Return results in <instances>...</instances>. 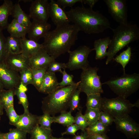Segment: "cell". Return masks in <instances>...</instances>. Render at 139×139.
<instances>
[{"instance_id":"cell-1","label":"cell","mask_w":139,"mask_h":139,"mask_svg":"<svg viewBox=\"0 0 139 139\" xmlns=\"http://www.w3.org/2000/svg\"><path fill=\"white\" fill-rule=\"evenodd\" d=\"M80 31L74 24L57 27L54 30L48 31L44 37L43 48L55 59L70 50L77 39Z\"/></svg>"},{"instance_id":"cell-2","label":"cell","mask_w":139,"mask_h":139,"mask_svg":"<svg viewBox=\"0 0 139 139\" xmlns=\"http://www.w3.org/2000/svg\"><path fill=\"white\" fill-rule=\"evenodd\" d=\"M66 12L70 22L86 33L98 34L111 29L108 19L92 8L83 5L72 8Z\"/></svg>"},{"instance_id":"cell-3","label":"cell","mask_w":139,"mask_h":139,"mask_svg":"<svg viewBox=\"0 0 139 139\" xmlns=\"http://www.w3.org/2000/svg\"><path fill=\"white\" fill-rule=\"evenodd\" d=\"M111 29L113 33L107 51L106 62L108 65L113 59L117 54L130 43L139 39V28L135 24H119L116 28Z\"/></svg>"},{"instance_id":"cell-4","label":"cell","mask_w":139,"mask_h":139,"mask_svg":"<svg viewBox=\"0 0 139 139\" xmlns=\"http://www.w3.org/2000/svg\"><path fill=\"white\" fill-rule=\"evenodd\" d=\"M80 81L75 84L59 87L43 98L41 108L43 113L52 116L66 111L69 108L70 101L74 91L77 89Z\"/></svg>"},{"instance_id":"cell-5","label":"cell","mask_w":139,"mask_h":139,"mask_svg":"<svg viewBox=\"0 0 139 139\" xmlns=\"http://www.w3.org/2000/svg\"><path fill=\"white\" fill-rule=\"evenodd\" d=\"M102 84L107 85L118 96L126 99L139 89V74L124 73L121 76L112 78Z\"/></svg>"},{"instance_id":"cell-6","label":"cell","mask_w":139,"mask_h":139,"mask_svg":"<svg viewBox=\"0 0 139 139\" xmlns=\"http://www.w3.org/2000/svg\"><path fill=\"white\" fill-rule=\"evenodd\" d=\"M139 107V100L133 104L126 98L118 96L114 98H102L100 110L109 114L114 118L129 115L132 108Z\"/></svg>"},{"instance_id":"cell-7","label":"cell","mask_w":139,"mask_h":139,"mask_svg":"<svg viewBox=\"0 0 139 139\" xmlns=\"http://www.w3.org/2000/svg\"><path fill=\"white\" fill-rule=\"evenodd\" d=\"M99 68L89 66L82 70L80 75V81L77 89L86 95L100 94L103 92L100 76L97 74Z\"/></svg>"},{"instance_id":"cell-8","label":"cell","mask_w":139,"mask_h":139,"mask_svg":"<svg viewBox=\"0 0 139 139\" xmlns=\"http://www.w3.org/2000/svg\"><path fill=\"white\" fill-rule=\"evenodd\" d=\"M86 46H80L76 49L68 52L69 55L66 68L72 71L79 69L84 70L89 66L88 57L90 53L94 50Z\"/></svg>"},{"instance_id":"cell-9","label":"cell","mask_w":139,"mask_h":139,"mask_svg":"<svg viewBox=\"0 0 139 139\" xmlns=\"http://www.w3.org/2000/svg\"><path fill=\"white\" fill-rule=\"evenodd\" d=\"M110 14L119 24H126L127 13L126 1L125 0H103Z\"/></svg>"},{"instance_id":"cell-10","label":"cell","mask_w":139,"mask_h":139,"mask_svg":"<svg viewBox=\"0 0 139 139\" xmlns=\"http://www.w3.org/2000/svg\"><path fill=\"white\" fill-rule=\"evenodd\" d=\"M116 129L123 133L128 139L136 138L139 136V125L129 115L115 118Z\"/></svg>"},{"instance_id":"cell-11","label":"cell","mask_w":139,"mask_h":139,"mask_svg":"<svg viewBox=\"0 0 139 139\" xmlns=\"http://www.w3.org/2000/svg\"><path fill=\"white\" fill-rule=\"evenodd\" d=\"M0 80L7 90L15 89L20 84L19 72L10 68L4 62L0 63Z\"/></svg>"},{"instance_id":"cell-12","label":"cell","mask_w":139,"mask_h":139,"mask_svg":"<svg viewBox=\"0 0 139 139\" xmlns=\"http://www.w3.org/2000/svg\"><path fill=\"white\" fill-rule=\"evenodd\" d=\"M49 3L47 0H33L29 15L33 20L47 22L49 17Z\"/></svg>"},{"instance_id":"cell-13","label":"cell","mask_w":139,"mask_h":139,"mask_svg":"<svg viewBox=\"0 0 139 139\" xmlns=\"http://www.w3.org/2000/svg\"><path fill=\"white\" fill-rule=\"evenodd\" d=\"M49 17L56 27L68 24L71 22L66 11L54 0H51L49 3Z\"/></svg>"},{"instance_id":"cell-14","label":"cell","mask_w":139,"mask_h":139,"mask_svg":"<svg viewBox=\"0 0 139 139\" xmlns=\"http://www.w3.org/2000/svg\"><path fill=\"white\" fill-rule=\"evenodd\" d=\"M51 25L47 22L32 20L27 32L29 39L38 42L49 31Z\"/></svg>"},{"instance_id":"cell-15","label":"cell","mask_w":139,"mask_h":139,"mask_svg":"<svg viewBox=\"0 0 139 139\" xmlns=\"http://www.w3.org/2000/svg\"><path fill=\"white\" fill-rule=\"evenodd\" d=\"M29 60L30 67L33 69L47 68L51 62L55 60L43 48Z\"/></svg>"},{"instance_id":"cell-16","label":"cell","mask_w":139,"mask_h":139,"mask_svg":"<svg viewBox=\"0 0 139 139\" xmlns=\"http://www.w3.org/2000/svg\"><path fill=\"white\" fill-rule=\"evenodd\" d=\"M4 63L10 68L18 72L30 68L29 59L21 54L8 55Z\"/></svg>"},{"instance_id":"cell-17","label":"cell","mask_w":139,"mask_h":139,"mask_svg":"<svg viewBox=\"0 0 139 139\" xmlns=\"http://www.w3.org/2000/svg\"><path fill=\"white\" fill-rule=\"evenodd\" d=\"M38 116L25 113L20 115L19 119L14 125L16 128L30 133L38 124Z\"/></svg>"},{"instance_id":"cell-18","label":"cell","mask_w":139,"mask_h":139,"mask_svg":"<svg viewBox=\"0 0 139 139\" xmlns=\"http://www.w3.org/2000/svg\"><path fill=\"white\" fill-rule=\"evenodd\" d=\"M20 41L22 49L21 54L28 59L43 48L42 44H39L37 42L28 39L26 38H20Z\"/></svg>"},{"instance_id":"cell-19","label":"cell","mask_w":139,"mask_h":139,"mask_svg":"<svg viewBox=\"0 0 139 139\" xmlns=\"http://www.w3.org/2000/svg\"><path fill=\"white\" fill-rule=\"evenodd\" d=\"M58 83L55 73L46 72L42 82L38 91L39 92L48 94L59 87Z\"/></svg>"},{"instance_id":"cell-20","label":"cell","mask_w":139,"mask_h":139,"mask_svg":"<svg viewBox=\"0 0 139 139\" xmlns=\"http://www.w3.org/2000/svg\"><path fill=\"white\" fill-rule=\"evenodd\" d=\"M11 15L19 23L28 28L31 24L30 17L21 8L19 1L13 5L11 9Z\"/></svg>"},{"instance_id":"cell-21","label":"cell","mask_w":139,"mask_h":139,"mask_svg":"<svg viewBox=\"0 0 139 139\" xmlns=\"http://www.w3.org/2000/svg\"><path fill=\"white\" fill-rule=\"evenodd\" d=\"M111 40L110 37H108L95 41L93 48L95 51L96 59H102L107 56V49L108 48Z\"/></svg>"},{"instance_id":"cell-22","label":"cell","mask_w":139,"mask_h":139,"mask_svg":"<svg viewBox=\"0 0 139 139\" xmlns=\"http://www.w3.org/2000/svg\"><path fill=\"white\" fill-rule=\"evenodd\" d=\"M12 2L10 0H4L3 4L0 6V31L6 29L8 24V20L11 15Z\"/></svg>"},{"instance_id":"cell-23","label":"cell","mask_w":139,"mask_h":139,"mask_svg":"<svg viewBox=\"0 0 139 139\" xmlns=\"http://www.w3.org/2000/svg\"><path fill=\"white\" fill-rule=\"evenodd\" d=\"M28 29L14 19L8 24L6 28L10 36L19 38H26Z\"/></svg>"},{"instance_id":"cell-24","label":"cell","mask_w":139,"mask_h":139,"mask_svg":"<svg viewBox=\"0 0 139 139\" xmlns=\"http://www.w3.org/2000/svg\"><path fill=\"white\" fill-rule=\"evenodd\" d=\"M28 90L26 86L20 84L15 89L14 93L19 100V103L22 106L24 112L27 114L30 113L29 110V102L26 92Z\"/></svg>"},{"instance_id":"cell-25","label":"cell","mask_w":139,"mask_h":139,"mask_svg":"<svg viewBox=\"0 0 139 139\" xmlns=\"http://www.w3.org/2000/svg\"><path fill=\"white\" fill-rule=\"evenodd\" d=\"M51 129H47L37 125L30 133V139H55L52 134Z\"/></svg>"},{"instance_id":"cell-26","label":"cell","mask_w":139,"mask_h":139,"mask_svg":"<svg viewBox=\"0 0 139 139\" xmlns=\"http://www.w3.org/2000/svg\"><path fill=\"white\" fill-rule=\"evenodd\" d=\"M20 39L11 36L6 38V48L8 55L21 53Z\"/></svg>"},{"instance_id":"cell-27","label":"cell","mask_w":139,"mask_h":139,"mask_svg":"<svg viewBox=\"0 0 139 139\" xmlns=\"http://www.w3.org/2000/svg\"><path fill=\"white\" fill-rule=\"evenodd\" d=\"M15 89L5 90L0 92V99L3 108L6 109L9 107L14 106V97Z\"/></svg>"},{"instance_id":"cell-28","label":"cell","mask_w":139,"mask_h":139,"mask_svg":"<svg viewBox=\"0 0 139 139\" xmlns=\"http://www.w3.org/2000/svg\"><path fill=\"white\" fill-rule=\"evenodd\" d=\"M72 112L65 111L60 113L57 116H53V123H57L67 127L74 123V117L71 114Z\"/></svg>"},{"instance_id":"cell-29","label":"cell","mask_w":139,"mask_h":139,"mask_svg":"<svg viewBox=\"0 0 139 139\" xmlns=\"http://www.w3.org/2000/svg\"><path fill=\"white\" fill-rule=\"evenodd\" d=\"M85 130L88 134L106 135L109 129L108 126L98 120L89 126Z\"/></svg>"},{"instance_id":"cell-30","label":"cell","mask_w":139,"mask_h":139,"mask_svg":"<svg viewBox=\"0 0 139 139\" xmlns=\"http://www.w3.org/2000/svg\"><path fill=\"white\" fill-rule=\"evenodd\" d=\"M131 55V48L130 46L128 47L126 50L121 53L113 59L122 66L124 70V73H125V68L130 61Z\"/></svg>"},{"instance_id":"cell-31","label":"cell","mask_w":139,"mask_h":139,"mask_svg":"<svg viewBox=\"0 0 139 139\" xmlns=\"http://www.w3.org/2000/svg\"><path fill=\"white\" fill-rule=\"evenodd\" d=\"M47 68H42L32 69L33 77V85L38 90L42 82Z\"/></svg>"},{"instance_id":"cell-32","label":"cell","mask_w":139,"mask_h":139,"mask_svg":"<svg viewBox=\"0 0 139 139\" xmlns=\"http://www.w3.org/2000/svg\"><path fill=\"white\" fill-rule=\"evenodd\" d=\"M86 103V108L100 109L102 98L100 94H92L87 95Z\"/></svg>"},{"instance_id":"cell-33","label":"cell","mask_w":139,"mask_h":139,"mask_svg":"<svg viewBox=\"0 0 139 139\" xmlns=\"http://www.w3.org/2000/svg\"><path fill=\"white\" fill-rule=\"evenodd\" d=\"M27 133L26 132L16 128H11L8 132L2 133V135L5 139H27Z\"/></svg>"},{"instance_id":"cell-34","label":"cell","mask_w":139,"mask_h":139,"mask_svg":"<svg viewBox=\"0 0 139 139\" xmlns=\"http://www.w3.org/2000/svg\"><path fill=\"white\" fill-rule=\"evenodd\" d=\"M101 111L100 109L86 108L84 115L89 125L98 120Z\"/></svg>"},{"instance_id":"cell-35","label":"cell","mask_w":139,"mask_h":139,"mask_svg":"<svg viewBox=\"0 0 139 139\" xmlns=\"http://www.w3.org/2000/svg\"><path fill=\"white\" fill-rule=\"evenodd\" d=\"M19 73L20 84L26 86L29 84H33V74L31 68L26 69Z\"/></svg>"},{"instance_id":"cell-36","label":"cell","mask_w":139,"mask_h":139,"mask_svg":"<svg viewBox=\"0 0 139 139\" xmlns=\"http://www.w3.org/2000/svg\"><path fill=\"white\" fill-rule=\"evenodd\" d=\"M81 93L77 89L73 93L70 98L69 105L70 110L72 112L76 110L81 109L80 104V94Z\"/></svg>"},{"instance_id":"cell-37","label":"cell","mask_w":139,"mask_h":139,"mask_svg":"<svg viewBox=\"0 0 139 139\" xmlns=\"http://www.w3.org/2000/svg\"><path fill=\"white\" fill-rule=\"evenodd\" d=\"M53 123V116L46 113L38 116V124L41 127L47 129H51V125Z\"/></svg>"},{"instance_id":"cell-38","label":"cell","mask_w":139,"mask_h":139,"mask_svg":"<svg viewBox=\"0 0 139 139\" xmlns=\"http://www.w3.org/2000/svg\"><path fill=\"white\" fill-rule=\"evenodd\" d=\"M74 117V124L78 126L82 131L85 130L89 125L84 115L82 113L81 109L79 110Z\"/></svg>"},{"instance_id":"cell-39","label":"cell","mask_w":139,"mask_h":139,"mask_svg":"<svg viewBox=\"0 0 139 139\" xmlns=\"http://www.w3.org/2000/svg\"><path fill=\"white\" fill-rule=\"evenodd\" d=\"M8 54L6 48V38L0 31V63L4 62Z\"/></svg>"},{"instance_id":"cell-40","label":"cell","mask_w":139,"mask_h":139,"mask_svg":"<svg viewBox=\"0 0 139 139\" xmlns=\"http://www.w3.org/2000/svg\"><path fill=\"white\" fill-rule=\"evenodd\" d=\"M60 73L62 74V80L61 82L58 83V86L60 87H64L69 85L75 84L76 83L73 81L74 76L73 75L67 73L65 69L62 70Z\"/></svg>"},{"instance_id":"cell-41","label":"cell","mask_w":139,"mask_h":139,"mask_svg":"<svg viewBox=\"0 0 139 139\" xmlns=\"http://www.w3.org/2000/svg\"><path fill=\"white\" fill-rule=\"evenodd\" d=\"M5 110L9 119L10 124L14 126L19 120L20 115L16 113L14 106L10 107Z\"/></svg>"},{"instance_id":"cell-42","label":"cell","mask_w":139,"mask_h":139,"mask_svg":"<svg viewBox=\"0 0 139 139\" xmlns=\"http://www.w3.org/2000/svg\"><path fill=\"white\" fill-rule=\"evenodd\" d=\"M66 68V64L57 62L55 60L51 62L48 66L46 72H48L55 73L57 72H60L63 69Z\"/></svg>"},{"instance_id":"cell-43","label":"cell","mask_w":139,"mask_h":139,"mask_svg":"<svg viewBox=\"0 0 139 139\" xmlns=\"http://www.w3.org/2000/svg\"><path fill=\"white\" fill-rule=\"evenodd\" d=\"M114 118L108 113L101 111L98 120L104 125L108 126L114 122Z\"/></svg>"},{"instance_id":"cell-44","label":"cell","mask_w":139,"mask_h":139,"mask_svg":"<svg viewBox=\"0 0 139 139\" xmlns=\"http://www.w3.org/2000/svg\"><path fill=\"white\" fill-rule=\"evenodd\" d=\"M57 3L64 10L66 7H72L75 3L77 2L81 3L82 0H57Z\"/></svg>"},{"instance_id":"cell-45","label":"cell","mask_w":139,"mask_h":139,"mask_svg":"<svg viewBox=\"0 0 139 139\" xmlns=\"http://www.w3.org/2000/svg\"><path fill=\"white\" fill-rule=\"evenodd\" d=\"M80 130V128L76 125L74 123L66 127L65 131L61 133L62 136L65 135H70L75 136L76 132Z\"/></svg>"},{"instance_id":"cell-46","label":"cell","mask_w":139,"mask_h":139,"mask_svg":"<svg viewBox=\"0 0 139 139\" xmlns=\"http://www.w3.org/2000/svg\"><path fill=\"white\" fill-rule=\"evenodd\" d=\"M88 139H110L106 135L88 134Z\"/></svg>"},{"instance_id":"cell-47","label":"cell","mask_w":139,"mask_h":139,"mask_svg":"<svg viewBox=\"0 0 139 139\" xmlns=\"http://www.w3.org/2000/svg\"><path fill=\"white\" fill-rule=\"evenodd\" d=\"M72 139H88V134L86 130L82 131L80 135H75Z\"/></svg>"},{"instance_id":"cell-48","label":"cell","mask_w":139,"mask_h":139,"mask_svg":"<svg viewBox=\"0 0 139 139\" xmlns=\"http://www.w3.org/2000/svg\"><path fill=\"white\" fill-rule=\"evenodd\" d=\"M98 1V0H82V3L87 4L89 6V8L92 9L95 4Z\"/></svg>"},{"instance_id":"cell-49","label":"cell","mask_w":139,"mask_h":139,"mask_svg":"<svg viewBox=\"0 0 139 139\" xmlns=\"http://www.w3.org/2000/svg\"><path fill=\"white\" fill-rule=\"evenodd\" d=\"M4 109L3 106L1 103L0 99V115H2L3 114V109Z\"/></svg>"},{"instance_id":"cell-50","label":"cell","mask_w":139,"mask_h":139,"mask_svg":"<svg viewBox=\"0 0 139 139\" xmlns=\"http://www.w3.org/2000/svg\"><path fill=\"white\" fill-rule=\"evenodd\" d=\"M4 88L3 85L0 80V92L2 90L4 89Z\"/></svg>"},{"instance_id":"cell-51","label":"cell","mask_w":139,"mask_h":139,"mask_svg":"<svg viewBox=\"0 0 139 139\" xmlns=\"http://www.w3.org/2000/svg\"><path fill=\"white\" fill-rule=\"evenodd\" d=\"M32 0H22V1H23L25 2H31L32 1Z\"/></svg>"},{"instance_id":"cell-52","label":"cell","mask_w":139,"mask_h":139,"mask_svg":"<svg viewBox=\"0 0 139 139\" xmlns=\"http://www.w3.org/2000/svg\"><path fill=\"white\" fill-rule=\"evenodd\" d=\"M0 139H5L2 135V133L0 134Z\"/></svg>"},{"instance_id":"cell-53","label":"cell","mask_w":139,"mask_h":139,"mask_svg":"<svg viewBox=\"0 0 139 139\" xmlns=\"http://www.w3.org/2000/svg\"><path fill=\"white\" fill-rule=\"evenodd\" d=\"M1 120V117L0 116V120Z\"/></svg>"},{"instance_id":"cell-54","label":"cell","mask_w":139,"mask_h":139,"mask_svg":"<svg viewBox=\"0 0 139 139\" xmlns=\"http://www.w3.org/2000/svg\"><path fill=\"white\" fill-rule=\"evenodd\" d=\"M1 133L0 132V134H1Z\"/></svg>"}]
</instances>
